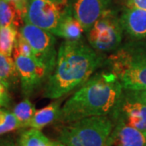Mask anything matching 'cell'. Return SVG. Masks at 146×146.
I'll list each match as a JSON object with an SVG mask.
<instances>
[{"label":"cell","mask_w":146,"mask_h":146,"mask_svg":"<svg viewBox=\"0 0 146 146\" xmlns=\"http://www.w3.org/2000/svg\"><path fill=\"white\" fill-rule=\"evenodd\" d=\"M104 62V56L83 39L64 40L58 48L54 71L46 82L44 97L63 98L85 83Z\"/></svg>","instance_id":"obj_1"},{"label":"cell","mask_w":146,"mask_h":146,"mask_svg":"<svg viewBox=\"0 0 146 146\" xmlns=\"http://www.w3.org/2000/svg\"><path fill=\"white\" fill-rule=\"evenodd\" d=\"M123 89L117 76L110 71L94 75L64 103L58 123H67L93 116H110Z\"/></svg>","instance_id":"obj_2"},{"label":"cell","mask_w":146,"mask_h":146,"mask_svg":"<svg viewBox=\"0 0 146 146\" xmlns=\"http://www.w3.org/2000/svg\"><path fill=\"white\" fill-rule=\"evenodd\" d=\"M123 89L146 90V44L128 42L106 59Z\"/></svg>","instance_id":"obj_3"},{"label":"cell","mask_w":146,"mask_h":146,"mask_svg":"<svg viewBox=\"0 0 146 146\" xmlns=\"http://www.w3.org/2000/svg\"><path fill=\"white\" fill-rule=\"evenodd\" d=\"M114 127L111 118L93 116L61 123L57 141L63 146H106Z\"/></svg>","instance_id":"obj_4"},{"label":"cell","mask_w":146,"mask_h":146,"mask_svg":"<svg viewBox=\"0 0 146 146\" xmlns=\"http://www.w3.org/2000/svg\"><path fill=\"white\" fill-rule=\"evenodd\" d=\"M123 29L115 11L109 8L86 32V39L99 54L114 52L121 46Z\"/></svg>","instance_id":"obj_5"},{"label":"cell","mask_w":146,"mask_h":146,"mask_svg":"<svg viewBox=\"0 0 146 146\" xmlns=\"http://www.w3.org/2000/svg\"><path fill=\"white\" fill-rule=\"evenodd\" d=\"M110 117L113 122L123 121L146 135V90L123 89Z\"/></svg>","instance_id":"obj_6"},{"label":"cell","mask_w":146,"mask_h":146,"mask_svg":"<svg viewBox=\"0 0 146 146\" xmlns=\"http://www.w3.org/2000/svg\"><path fill=\"white\" fill-rule=\"evenodd\" d=\"M69 8V0H30L25 22L54 33Z\"/></svg>","instance_id":"obj_7"},{"label":"cell","mask_w":146,"mask_h":146,"mask_svg":"<svg viewBox=\"0 0 146 146\" xmlns=\"http://www.w3.org/2000/svg\"><path fill=\"white\" fill-rule=\"evenodd\" d=\"M19 33L30 45L35 58L45 64L52 73L55 67L58 54L55 49V36L46 29L27 22H25L21 27Z\"/></svg>","instance_id":"obj_8"},{"label":"cell","mask_w":146,"mask_h":146,"mask_svg":"<svg viewBox=\"0 0 146 146\" xmlns=\"http://www.w3.org/2000/svg\"><path fill=\"white\" fill-rule=\"evenodd\" d=\"M12 57L19 73L22 93L29 97L46 82L51 73L45 64L35 58L24 56L14 51Z\"/></svg>","instance_id":"obj_9"},{"label":"cell","mask_w":146,"mask_h":146,"mask_svg":"<svg viewBox=\"0 0 146 146\" xmlns=\"http://www.w3.org/2000/svg\"><path fill=\"white\" fill-rule=\"evenodd\" d=\"M111 0H69V7L84 33L110 8Z\"/></svg>","instance_id":"obj_10"},{"label":"cell","mask_w":146,"mask_h":146,"mask_svg":"<svg viewBox=\"0 0 146 146\" xmlns=\"http://www.w3.org/2000/svg\"><path fill=\"white\" fill-rule=\"evenodd\" d=\"M106 146H146V135L123 121H114Z\"/></svg>","instance_id":"obj_11"},{"label":"cell","mask_w":146,"mask_h":146,"mask_svg":"<svg viewBox=\"0 0 146 146\" xmlns=\"http://www.w3.org/2000/svg\"><path fill=\"white\" fill-rule=\"evenodd\" d=\"M123 30L135 39L146 38V10L127 7L119 16Z\"/></svg>","instance_id":"obj_12"},{"label":"cell","mask_w":146,"mask_h":146,"mask_svg":"<svg viewBox=\"0 0 146 146\" xmlns=\"http://www.w3.org/2000/svg\"><path fill=\"white\" fill-rule=\"evenodd\" d=\"M84 33V31L81 24L73 16L69 7L53 34L62 37L64 40L74 41L82 39Z\"/></svg>","instance_id":"obj_13"},{"label":"cell","mask_w":146,"mask_h":146,"mask_svg":"<svg viewBox=\"0 0 146 146\" xmlns=\"http://www.w3.org/2000/svg\"><path fill=\"white\" fill-rule=\"evenodd\" d=\"M61 108V102L57 99L41 110H36L29 123V127L42 130L46 126L58 123Z\"/></svg>","instance_id":"obj_14"},{"label":"cell","mask_w":146,"mask_h":146,"mask_svg":"<svg viewBox=\"0 0 146 146\" xmlns=\"http://www.w3.org/2000/svg\"><path fill=\"white\" fill-rule=\"evenodd\" d=\"M17 146H63L58 141H53L42 131L29 127L22 131L16 141Z\"/></svg>","instance_id":"obj_15"},{"label":"cell","mask_w":146,"mask_h":146,"mask_svg":"<svg viewBox=\"0 0 146 146\" xmlns=\"http://www.w3.org/2000/svg\"><path fill=\"white\" fill-rule=\"evenodd\" d=\"M0 79L8 89L15 88L19 83V73L12 56L0 54Z\"/></svg>","instance_id":"obj_16"},{"label":"cell","mask_w":146,"mask_h":146,"mask_svg":"<svg viewBox=\"0 0 146 146\" xmlns=\"http://www.w3.org/2000/svg\"><path fill=\"white\" fill-rule=\"evenodd\" d=\"M25 21L16 6L7 0H0V27L13 26L20 29Z\"/></svg>","instance_id":"obj_17"},{"label":"cell","mask_w":146,"mask_h":146,"mask_svg":"<svg viewBox=\"0 0 146 146\" xmlns=\"http://www.w3.org/2000/svg\"><path fill=\"white\" fill-rule=\"evenodd\" d=\"M19 29L13 26L0 27V54L12 56Z\"/></svg>","instance_id":"obj_18"},{"label":"cell","mask_w":146,"mask_h":146,"mask_svg":"<svg viewBox=\"0 0 146 146\" xmlns=\"http://www.w3.org/2000/svg\"><path fill=\"white\" fill-rule=\"evenodd\" d=\"M36 111L34 105L32 103L29 98H25L23 101L15 106L12 113L20 123L21 128H27L29 127V123Z\"/></svg>","instance_id":"obj_19"},{"label":"cell","mask_w":146,"mask_h":146,"mask_svg":"<svg viewBox=\"0 0 146 146\" xmlns=\"http://www.w3.org/2000/svg\"><path fill=\"white\" fill-rule=\"evenodd\" d=\"M21 128V126L12 112L0 107V136Z\"/></svg>","instance_id":"obj_20"},{"label":"cell","mask_w":146,"mask_h":146,"mask_svg":"<svg viewBox=\"0 0 146 146\" xmlns=\"http://www.w3.org/2000/svg\"><path fill=\"white\" fill-rule=\"evenodd\" d=\"M13 51L20 54L21 55H24V56L35 58V55H34V53H33L32 47L29 44V42L21 36L20 33H18V36H17V39H16Z\"/></svg>","instance_id":"obj_21"},{"label":"cell","mask_w":146,"mask_h":146,"mask_svg":"<svg viewBox=\"0 0 146 146\" xmlns=\"http://www.w3.org/2000/svg\"><path fill=\"white\" fill-rule=\"evenodd\" d=\"M7 1L10 2L12 4L16 6V7L20 11V13L21 14V16L25 21L27 10H28V7H29L30 0H7Z\"/></svg>","instance_id":"obj_22"},{"label":"cell","mask_w":146,"mask_h":146,"mask_svg":"<svg viewBox=\"0 0 146 146\" xmlns=\"http://www.w3.org/2000/svg\"><path fill=\"white\" fill-rule=\"evenodd\" d=\"M10 102L8 89L6 87L0 79V106H7Z\"/></svg>","instance_id":"obj_23"},{"label":"cell","mask_w":146,"mask_h":146,"mask_svg":"<svg viewBox=\"0 0 146 146\" xmlns=\"http://www.w3.org/2000/svg\"><path fill=\"white\" fill-rule=\"evenodd\" d=\"M126 4L127 7L146 10V0H126Z\"/></svg>","instance_id":"obj_24"},{"label":"cell","mask_w":146,"mask_h":146,"mask_svg":"<svg viewBox=\"0 0 146 146\" xmlns=\"http://www.w3.org/2000/svg\"><path fill=\"white\" fill-rule=\"evenodd\" d=\"M0 146H17V144L11 138L0 136Z\"/></svg>","instance_id":"obj_25"}]
</instances>
